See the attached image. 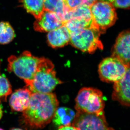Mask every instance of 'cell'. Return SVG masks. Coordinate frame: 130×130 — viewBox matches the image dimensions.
Listing matches in <instances>:
<instances>
[{"mask_svg":"<svg viewBox=\"0 0 130 130\" xmlns=\"http://www.w3.org/2000/svg\"><path fill=\"white\" fill-rule=\"evenodd\" d=\"M59 103L53 93H32L28 107L23 112L21 124L28 129H42L52 121Z\"/></svg>","mask_w":130,"mask_h":130,"instance_id":"6da1fadb","label":"cell"},{"mask_svg":"<svg viewBox=\"0 0 130 130\" xmlns=\"http://www.w3.org/2000/svg\"><path fill=\"white\" fill-rule=\"evenodd\" d=\"M62 83L56 77L52 61L47 58H40L35 76L26 85L32 93H49Z\"/></svg>","mask_w":130,"mask_h":130,"instance_id":"7a4b0ae2","label":"cell"},{"mask_svg":"<svg viewBox=\"0 0 130 130\" xmlns=\"http://www.w3.org/2000/svg\"><path fill=\"white\" fill-rule=\"evenodd\" d=\"M102 33L94 25L82 28L70 33V43L73 46L83 52L93 54L98 49H103V45L100 39Z\"/></svg>","mask_w":130,"mask_h":130,"instance_id":"3957f363","label":"cell"},{"mask_svg":"<svg viewBox=\"0 0 130 130\" xmlns=\"http://www.w3.org/2000/svg\"><path fill=\"white\" fill-rule=\"evenodd\" d=\"M40 58L33 56L28 51L17 56L12 55L8 59V70L24 79L26 84L31 81L35 76Z\"/></svg>","mask_w":130,"mask_h":130,"instance_id":"277c9868","label":"cell"},{"mask_svg":"<svg viewBox=\"0 0 130 130\" xmlns=\"http://www.w3.org/2000/svg\"><path fill=\"white\" fill-rule=\"evenodd\" d=\"M75 109L77 111L100 115L104 114L105 102L102 92L92 88H84L76 97Z\"/></svg>","mask_w":130,"mask_h":130,"instance_id":"5b68a950","label":"cell"},{"mask_svg":"<svg viewBox=\"0 0 130 130\" xmlns=\"http://www.w3.org/2000/svg\"><path fill=\"white\" fill-rule=\"evenodd\" d=\"M93 23L103 33L117 20L115 8L111 3L98 1L90 6Z\"/></svg>","mask_w":130,"mask_h":130,"instance_id":"8992f818","label":"cell"},{"mask_svg":"<svg viewBox=\"0 0 130 130\" xmlns=\"http://www.w3.org/2000/svg\"><path fill=\"white\" fill-rule=\"evenodd\" d=\"M63 20L70 32L94 25L90 6L86 4L70 9L63 17Z\"/></svg>","mask_w":130,"mask_h":130,"instance_id":"52a82bcc","label":"cell"},{"mask_svg":"<svg viewBox=\"0 0 130 130\" xmlns=\"http://www.w3.org/2000/svg\"><path fill=\"white\" fill-rule=\"evenodd\" d=\"M129 67L115 57L105 58L98 67L99 77L103 82L114 83L124 76Z\"/></svg>","mask_w":130,"mask_h":130,"instance_id":"ba28073f","label":"cell"},{"mask_svg":"<svg viewBox=\"0 0 130 130\" xmlns=\"http://www.w3.org/2000/svg\"><path fill=\"white\" fill-rule=\"evenodd\" d=\"M72 124L79 130H116L110 127L103 115L77 111Z\"/></svg>","mask_w":130,"mask_h":130,"instance_id":"9c48e42d","label":"cell"},{"mask_svg":"<svg viewBox=\"0 0 130 130\" xmlns=\"http://www.w3.org/2000/svg\"><path fill=\"white\" fill-rule=\"evenodd\" d=\"M111 56L130 67V29L123 31L116 38L112 49Z\"/></svg>","mask_w":130,"mask_h":130,"instance_id":"30bf717a","label":"cell"},{"mask_svg":"<svg viewBox=\"0 0 130 130\" xmlns=\"http://www.w3.org/2000/svg\"><path fill=\"white\" fill-rule=\"evenodd\" d=\"M64 25L60 16L54 12L44 10L33 25L36 31L40 32H50Z\"/></svg>","mask_w":130,"mask_h":130,"instance_id":"8fae6325","label":"cell"},{"mask_svg":"<svg viewBox=\"0 0 130 130\" xmlns=\"http://www.w3.org/2000/svg\"><path fill=\"white\" fill-rule=\"evenodd\" d=\"M112 98L121 105L130 107V67L124 76L114 83Z\"/></svg>","mask_w":130,"mask_h":130,"instance_id":"7c38bea8","label":"cell"},{"mask_svg":"<svg viewBox=\"0 0 130 130\" xmlns=\"http://www.w3.org/2000/svg\"><path fill=\"white\" fill-rule=\"evenodd\" d=\"M70 31L64 25L48 32L47 35L48 43L53 48L64 46L70 42Z\"/></svg>","mask_w":130,"mask_h":130,"instance_id":"4fadbf2b","label":"cell"},{"mask_svg":"<svg viewBox=\"0 0 130 130\" xmlns=\"http://www.w3.org/2000/svg\"><path fill=\"white\" fill-rule=\"evenodd\" d=\"M32 93L29 89H21L13 93L9 99V105L12 110L23 112L29 103Z\"/></svg>","mask_w":130,"mask_h":130,"instance_id":"5bb4252c","label":"cell"},{"mask_svg":"<svg viewBox=\"0 0 130 130\" xmlns=\"http://www.w3.org/2000/svg\"><path fill=\"white\" fill-rule=\"evenodd\" d=\"M76 113L70 108L65 107H58L52 121L58 127L71 124L74 120Z\"/></svg>","mask_w":130,"mask_h":130,"instance_id":"9a60e30c","label":"cell"},{"mask_svg":"<svg viewBox=\"0 0 130 130\" xmlns=\"http://www.w3.org/2000/svg\"><path fill=\"white\" fill-rule=\"evenodd\" d=\"M22 6L28 13L34 16L36 19L44 10V0H19Z\"/></svg>","mask_w":130,"mask_h":130,"instance_id":"2e32d148","label":"cell"},{"mask_svg":"<svg viewBox=\"0 0 130 130\" xmlns=\"http://www.w3.org/2000/svg\"><path fill=\"white\" fill-rule=\"evenodd\" d=\"M44 10L54 12L63 20L65 14L70 9L65 5L64 0H44Z\"/></svg>","mask_w":130,"mask_h":130,"instance_id":"e0dca14e","label":"cell"},{"mask_svg":"<svg viewBox=\"0 0 130 130\" xmlns=\"http://www.w3.org/2000/svg\"><path fill=\"white\" fill-rule=\"evenodd\" d=\"M14 29L8 22H0V44L9 43L14 39Z\"/></svg>","mask_w":130,"mask_h":130,"instance_id":"ac0fdd59","label":"cell"},{"mask_svg":"<svg viewBox=\"0 0 130 130\" xmlns=\"http://www.w3.org/2000/svg\"><path fill=\"white\" fill-rule=\"evenodd\" d=\"M12 93L11 86L7 78L0 74V98L6 99Z\"/></svg>","mask_w":130,"mask_h":130,"instance_id":"d6986e66","label":"cell"},{"mask_svg":"<svg viewBox=\"0 0 130 130\" xmlns=\"http://www.w3.org/2000/svg\"><path fill=\"white\" fill-rule=\"evenodd\" d=\"M64 1L70 10L86 3V0H64Z\"/></svg>","mask_w":130,"mask_h":130,"instance_id":"ffe728a7","label":"cell"},{"mask_svg":"<svg viewBox=\"0 0 130 130\" xmlns=\"http://www.w3.org/2000/svg\"><path fill=\"white\" fill-rule=\"evenodd\" d=\"M112 4L115 8L127 9L130 8V0H115Z\"/></svg>","mask_w":130,"mask_h":130,"instance_id":"44dd1931","label":"cell"},{"mask_svg":"<svg viewBox=\"0 0 130 130\" xmlns=\"http://www.w3.org/2000/svg\"><path fill=\"white\" fill-rule=\"evenodd\" d=\"M58 130H79L78 128L72 124L66 125L61 126L58 127Z\"/></svg>","mask_w":130,"mask_h":130,"instance_id":"7402d4cb","label":"cell"},{"mask_svg":"<svg viewBox=\"0 0 130 130\" xmlns=\"http://www.w3.org/2000/svg\"><path fill=\"white\" fill-rule=\"evenodd\" d=\"M98 1L99 0H86V4L90 6L94 3L96 2V1Z\"/></svg>","mask_w":130,"mask_h":130,"instance_id":"603a6c76","label":"cell"},{"mask_svg":"<svg viewBox=\"0 0 130 130\" xmlns=\"http://www.w3.org/2000/svg\"><path fill=\"white\" fill-rule=\"evenodd\" d=\"M3 115V111L2 106L0 101V120L2 118Z\"/></svg>","mask_w":130,"mask_h":130,"instance_id":"cb8c5ba5","label":"cell"},{"mask_svg":"<svg viewBox=\"0 0 130 130\" xmlns=\"http://www.w3.org/2000/svg\"><path fill=\"white\" fill-rule=\"evenodd\" d=\"M99 1L105 2L110 3H111L112 4L113 3L114 1L115 0H99Z\"/></svg>","mask_w":130,"mask_h":130,"instance_id":"d4e9b609","label":"cell"},{"mask_svg":"<svg viewBox=\"0 0 130 130\" xmlns=\"http://www.w3.org/2000/svg\"><path fill=\"white\" fill-rule=\"evenodd\" d=\"M9 130H24L23 129H21L19 128H13L10 129Z\"/></svg>","mask_w":130,"mask_h":130,"instance_id":"484cf974","label":"cell"},{"mask_svg":"<svg viewBox=\"0 0 130 130\" xmlns=\"http://www.w3.org/2000/svg\"><path fill=\"white\" fill-rule=\"evenodd\" d=\"M0 130H4L3 129H2V128H0Z\"/></svg>","mask_w":130,"mask_h":130,"instance_id":"4316f807","label":"cell"}]
</instances>
